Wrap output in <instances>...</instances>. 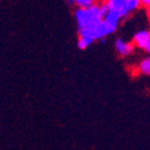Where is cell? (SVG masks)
I'll use <instances>...</instances> for the list:
<instances>
[{"label":"cell","mask_w":150,"mask_h":150,"mask_svg":"<svg viewBox=\"0 0 150 150\" xmlns=\"http://www.w3.org/2000/svg\"><path fill=\"white\" fill-rule=\"evenodd\" d=\"M106 13V5L103 1H99L87 8H77L74 13L77 30H87L100 23Z\"/></svg>","instance_id":"obj_1"},{"label":"cell","mask_w":150,"mask_h":150,"mask_svg":"<svg viewBox=\"0 0 150 150\" xmlns=\"http://www.w3.org/2000/svg\"><path fill=\"white\" fill-rule=\"evenodd\" d=\"M131 42L134 45V48L142 50L147 56H150V30L141 28L135 30L132 36Z\"/></svg>","instance_id":"obj_2"},{"label":"cell","mask_w":150,"mask_h":150,"mask_svg":"<svg viewBox=\"0 0 150 150\" xmlns=\"http://www.w3.org/2000/svg\"><path fill=\"white\" fill-rule=\"evenodd\" d=\"M122 21V18L120 17L118 13L113 12L111 10H108L106 8V13L104 15V18H103V23H104L106 30H107L108 35H113L119 30Z\"/></svg>","instance_id":"obj_3"},{"label":"cell","mask_w":150,"mask_h":150,"mask_svg":"<svg viewBox=\"0 0 150 150\" xmlns=\"http://www.w3.org/2000/svg\"><path fill=\"white\" fill-rule=\"evenodd\" d=\"M134 45L131 40H127L123 37L115 38V50L121 58H127L131 56L134 52Z\"/></svg>","instance_id":"obj_4"},{"label":"cell","mask_w":150,"mask_h":150,"mask_svg":"<svg viewBox=\"0 0 150 150\" xmlns=\"http://www.w3.org/2000/svg\"><path fill=\"white\" fill-rule=\"evenodd\" d=\"M103 2L105 3L106 8L108 10H111L113 12L118 13L123 21L128 19L131 16L129 14V12H128L127 8H126L124 0H103Z\"/></svg>","instance_id":"obj_5"},{"label":"cell","mask_w":150,"mask_h":150,"mask_svg":"<svg viewBox=\"0 0 150 150\" xmlns=\"http://www.w3.org/2000/svg\"><path fill=\"white\" fill-rule=\"evenodd\" d=\"M135 69H137V73L139 75L150 77V56L143 57L138 62V64L135 66Z\"/></svg>","instance_id":"obj_6"},{"label":"cell","mask_w":150,"mask_h":150,"mask_svg":"<svg viewBox=\"0 0 150 150\" xmlns=\"http://www.w3.org/2000/svg\"><path fill=\"white\" fill-rule=\"evenodd\" d=\"M124 2H125L126 8H127L130 15H132V14L137 13L141 8H142L141 0H124Z\"/></svg>","instance_id":"obj_7"},{"label":"cell","mask_w":150,"mask_h":150,"mask_svg":"<svg viewBox=\"0 0 150 150\" xmlns=\"http://www.w3.org/2000/svg\"><path fill=\"white\" fill-rule=\"evenodd\" d=\"M69 4L75 5L76 8H87L89 5L96 2H99V0H66Z\"/></svg>","instance_id":"obj_8"},{"label":"cell","mask_w":150,"mask_h":150,"mask_svg":"<svg viewBox=\"0 0 150 150\" xmlns=\"http://www.w3.org/2000/svg\"><path fill=\"white\" fill-rule=\"evenodd\" d=\"M142 6H145L147 10H150V0H141Z\"/></svg>","instance_id":"obj_9"},{"label":"cell","mask_w":150,"mask_h":150,"mask_svg":"<svg viewBox=\"0 0 150 150\" xmlns=\"http://www.w3.org/2000/svg\"><path fill=\"white\" fill-rule=\"evenodd\" d=\"M147 16H148V20H149V25H150V10H147ZM150 30V28H149Z\"/></svg>","instance_id":"obj_10"},{"label":"cell","mask_w":150,"mask_h":150,"mask_svg":"<svg viewBox=\"0 0 150 150\" xmlns=\"http://www.w3.org/2000/svg\"><path fill=\"white\" fill-rule=\"evenodd\" d=\"M99 1H103V0H99Z\"/></svg>","instance_id":"obj_11"}]
</instances>
